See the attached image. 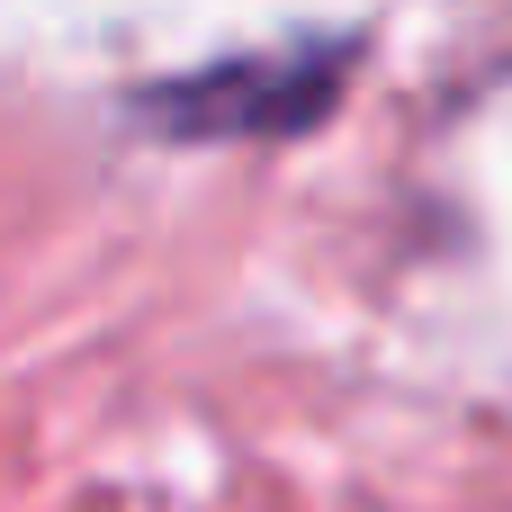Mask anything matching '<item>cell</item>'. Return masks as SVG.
<instances>
[{"label": "cell", "mask_w": 512, "mask_h": 512, "mask_svg": "<svg viewBox=\"0 0 512 512\" xmlns=\"http://www.w3.org/2000/svg\"><path fill=\"white\" fill-rule=\"evenodd\" d=\"M333 90H342V45H297V54H243V63L162 81L144 117L189 144L198 135H288V126H315Z\"/></svg>", "instance_id": "1"}]
</instances>
